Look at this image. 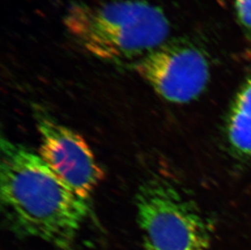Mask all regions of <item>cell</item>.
Wrapping results in <instances>:
<instances>
[{
	"mask_svg": "<svg viewBox=\"0 0 251 250\" xmlns=\"http://www.w3.org/2000/svg\"><path fill=\"white\" fill-rule=\"evenodd\" d=\"M41 158L81 199L89 201L104 177L93 151L81 135L34 107Z\"/></svg>",
	"mask_w": 251,
	"mask_h": 250,
	"instance_id": "obj_5",
	"label": "cell"
},
{
	"mask_svg": "<svg viewBox=\"0 0 251 250\" xmlns=\"http://www.w3.org/2000/svg\"><path fill=\"white\" fill-rule=\"evenodd\" d=\"M228 139L235 150L251 155V76L237 93L228 121Z\"/></svg>",
	"mask_w": 251,
	"mask_h": 250,
	"instance_id": "obj_6",
	"label": "cell"
},
{
	"mask_svg": "<svg viewBox=\"0 0 251 250\" xmlns=\"http://www.w3.org/2000/svg\"><path fill=\"white\" fill-rule=\"evenodd\" d=\"M0 200L5 223L15 235L36 238L59 250H74L90 212L81 199L38 152L2 137Z\"/></svg>",
	"mask_w": 251,
	"mask_h": 250,
	"instance_id": "obj_1",
	"label": "cell"
},
{
	"mask_svg": "<svg viewBox=\"0 0 251 250\" xmlns=\"http://www.w3.org/2000/svg\"><path fill=\"white\" fill-rule=\"evenodd\" d=\"M144 250H208V225L196 205L168 179H144L136 194Z\"/></svg>",
	"mask_w": 251,
	"mask_h": 250,
	"instance_id": "obj_3",
	"label": "cell"
},
{
	"mask_svg": "<svg viewBox=\"0 0 251 250\" xmlns=\"http://www.w3.org/2000/svg\"><path fill=\"white\" fill-rule=\"evenodd\" d=\"M64 25L86 51L111 61L139 59L165 43L170 32L164 11L145 0L74 3Z\"/></svg>",
	"mask_w": 251,
	"mask_h": 250,
	"instance_id": "obj_2",
	"label": "cell"
},
{
	"mask_svg": "<svg viewBox=\"0 0 251 250\" xmlns=\"http://www.w3.org/2000/svg\"><path fill=\"white\" fill-rule=\"evenodd\" d=\"M133 67L154 92L173 103H187L197 99L210 78L206 55L183 41H166L138 59Z\"/></svg>",
	"mask_w": 251,
	"mask_h": 250,
	"instance_id": "obj_4",
	"label": "cell"
},
{
	"mask_svg": "<svg viewBox=\"0 0 251 250\" xmlns=\"http://www.w3.org/2000/svg\"><path fill=\"white\" fill-rule=\"evenodd\" d=\"M237 19L243 27L251 30V0H235Z\"/></svg>",
	"mask_w": 251,
	"mask_h": 250,
	"instance_id": "obj_7",
	"label": "cell"
}]
</instances>
